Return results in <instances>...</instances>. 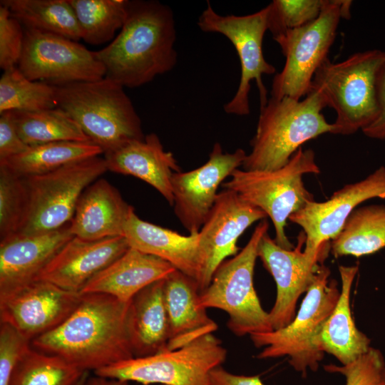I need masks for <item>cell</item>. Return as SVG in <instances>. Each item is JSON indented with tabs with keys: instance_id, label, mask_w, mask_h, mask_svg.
I'll use <instances>...</instances> for the list:
<instances>
[{
	"instance_id": "obj_1",
	"label": "cell",
	"mask_w": 385,
	"mask_h": 385,
	"mask_svg": "<svg viewBox=\"0 0 385 385\" xmlns=\"http://www.w3.org/2000/svg\"><path fill=\"white\" fill-rule=\"evenodd\" d=\"M129 302L103 294H81L59 326L31 342L85 371L96 372L134 357L128 327Z\"/></svg>"
},
{
	"instance_id": "obj_2",
	"label": "cell",
	"mask_w": 385,
	"mask_h": 385,
	"mask_svg": "<svg viewBox=\"0 0 385 385\" xmlns=\"http://www.w3.org/2000/svg\"><path fill=\"white\" fill-rule=\"evenodd\" d=\"M176 28L171 8L159 1H129L125 21L116 37L96 51L106 76L137 88L173 69Z\"/></svg>"
},
{
	"instance_id": "obj_3",
	"label": "cell",
	"mask_w": 385,
	"mask_h": 385,
	"mask_svg": "<svg viewBox=\"0 0 385 385\" xmlns=\"http://www.w3.org/2000/svg\"><path fill=\"white\" fill-rule=\"evenodd\" d=\"M327 107L322 94L311 88L304 99L270 98L260 108L251 152L243 170L269 171L287 165L302 145L322 134L332 133L322 111Z\"/></svg>"
},
{
	"instance_id": "obj_4",
	"label": "cell",
	"mask_w": 385,
	"mask_h": 385,
	"mask_svg": "<svg viewBox=\"0 0 385 385\" xmlns=\"http://www.w3.org/2000/svg\"><path fill=\"white\" fill-rule=\"evenodd\" d=\"M57 108L67 113L103 154L145 135L124 87L104 77L56 86Z\"/></svg>"
},
{
	"instance_id": "obj_5",
	"label": "cell",
	"mask_w": 385,
	"mask_h": 385,
	"mask_svg": "<svg viewBox=\"0 0 385 385\" xmlns=\"http://www.w3.org/2000/svg\"><path fill=\"white\" fill-rule=\"evenodd\" d=\"M385 51L368 50L337 63L326 60L316 71L311 88L318 91L337 118L332 134L351 135L376 118V76Z\"/></svg>"
},
{
	"instance_id": "obj_6",
	"label": "cell",
	"mask_w": 385,
	"mask_h": 385,
	"mask_svg": "<svg viewBox=\"0 0 385 385\" xmlns=\"http://www.w3.org/2000/svg\"><path fill=\"white\" fill-rule=\"evenodd\" d=\"M330 270L319 266L294 319L286 327L250 335L254 345L263 348L258 359L287 356L293 369L303 376L315 371L324 353L318 345L322 327L333 311L340 292L335 280H329Z\"/></svg>"
},
{
	"instance_id": "obj_7",
	"label": "cell",
	"mask_w": 385,
	"mask_h": 385,
	"mask_svg": "<svg viewBox=\"0 0 385 385\" xmlns=\"http://www.w3.org/2000/svg\"><path fill=\"white\" fill-rule=\"evenodd\" d=\"M320 173L314 152L300 148L282 168L269 171L236 169L222 184L270 217L275 230V242L287 250L294 248L285 233L287 220L293 213L314 200L304 186L305 174Z\"/></svg>"
},
{
	"instance_id": "obj_8",
	"label": "cell",
	"mask_w": 385,
	"mask_h": 385,
	"mask_svg": "<svg viewBox=\"0 0 385 385\" xmlns=\"http://www.w3.org/2000/svg\"><path fill=\"white\" fill-rule=\"evenodd\" d=\"M268 228L267 220H261L246 245L218 267L200 294L202 307L222 309L228 314L227 326L237 337L273 330L269 312L263 309L253 284L258 245Z\"/></svg>"
},
{
	"instance_id": "obj_9",
	"label": "cell",
	"mask_w": 385,
	"mask_h": 385,
	"mask_svg": "<svg viewBox=\"0 0 385 385\" xmlns=\"http://www.w3.org/2000/svg\"><path fill=\"white\" fill-rule=\"evenodd\" d=\"M351 1L327 0L315 20L273 38L285 57L273 78L271 98L301 100L310 91L313 77L328 59L341 19L350 17Z\"/></svg>"
},
{
	"instance_id": "obj_10",
	"label": "cell",
	"mask_w": 385,
	"mask_h": 385,
	"mask_svg": "<svg viewBox=\"0 0 385 385\" xmlns=\"http://www.w3.org/2000/svg\"><path fill=\"white\" fill-rule=\"evenodd\" d=\"M106 171L105 158L96 156L50 173L23 178L28 210L16 235L48 232L68 225L83 191Z\"/></svg>"
},
{
	"instance_id": "obj_11",
	"label": "cell",
	"mask_w": 385,
	"mask_h": 385,
	"mask_svg": "<svg viewBox=\"0 0 385 385\" xmlns=\"http://www.w3.org/2000/svg\"><path fill=\"white\" fill-rule=\"evenodd\" d=\"M226 356L221 340L211 334L181 348L121 361L94 374L143 385H209L210 372Z\"/></svg>"
},
{
	"instance_id": "obj_12",
	"label": "cell",
	"mask_w": 385,
	"mask_h": 385,
	"mask_svg": "<svg viewBox=\"0 0 385 385\" xmlns=\"http://www.w3.org/2000/svg\"><path fill=\"white\" fill-rule=\"evenodd\" d=\"M267 6L245 16L220 15L210 1L200 15L197 26L204 32L218 33L225 36L234 46L238 55L241 75L237 90L232 98L224 105L226 113L246 115L250 113L249 93L252 81L259 90L260 108L267 103V91L262 75L273 74L275 68L263 55L262 42L267 27Z\"/></svg>"
},
{
	"instance_id": "obj_13",
	"label": "cell",
	"mask_w": 385,
	"mask_h": 385,
	"mask_svg": "<svg viewBox=\"0 0 385 385\" xmlns=\"http://www.w3.org/2000/svg\"><path fill=\"white\" fill-rule=\"evenodd\" d=\"M18 68L29 79L52 86L93 81L106 76L96 51L53 34L24 29Z\"/></svg>"
},
{
	"instance_id": "obj_14",
	"label": "cell",
	"mask_w": 385,
	"mask_h": 385,
	"mask_svg": "<svg viewBox=\"0 0 385 385\" xmlns=\"http://www.w3.org/2000/svg\"><path fill=\"white\" fill-rule=\"evenodd\" d=\"M375 197L385 198L384 166L362 180L346 185L327 201H310L291 215L289 220L305 234L306 256L318 263L327 243L339 235L351 212L361 202Z\"/></svg>"
},
{
	"instance_id": "obj_15",
	"label": "cell",
	"mask_w": 385,
	"mask_h": 385,
	"mask_svg": "<svg viewBox=\"0 0 385 385\" xmlns=\"http://www.w3.org/2000/svg\"><path fill=\"white\" fill-rule=\"evenodd\" d=\"M267 217L265 212L232 190L225 189L218 193L198 233L197 283L200 293L209 286L218 267L227 258L239 252L237 243L242 234L254 222Z\"/></svg>"
},
{
	"instance_id": "obj_16",
	"label": "cell",
	"mask_w": 385,
	"mask_h": 385,
	"mask_svg": "<svg viewBox=\"0 0 385 385\" xmlns=\"http://www.w3.org/2000/svg\"><path fill=\"white\" fill-rule=\"evenodd\" d=\"M246 155L241 148L224 153L220 143H215L202 165L173 175L174 212L189 234L200 232L216 201L219 186L242 165Z\"/></svg>"
},
{
	"instance_id": "obj_17",
	"label": "cell",
	"mask_w": 385,
	"mask_h": 385,
	"mask_svg": "<svg viewBox=\"0 0 385 385\" xmlns=\"http://www.w3.org/2000/svg\"><path fill=\"white\" fill-rule=\"evenodd\" d=\"M81 297L80 293L36 280L0 296V323L9 324L31 342L59 326L74 311Z\"/></svg>"
},
{
	"instance_id": "obj_18",
	"label": "cell",
	"mask_w": 385,
	"mask_h": 385,
	"mask_svg": "<svg viewBox=\"0 0 385 385\" xmlns=\"http://www.w3.org/2000/svg\"><path fill=\"white\" fill-rule=\"evenodd\" d=\"M305 240L302 231L297 246L287 250L279 246L267 232L259 242L257 256L277 287L275 302L269 312L273 330L286 327L294 319L297 301L308 289L319 267L302 250Z\"/></svg>"
},
{
	"instance_id": "obj_19",
	"label": "cell",
	"mask_w": 385,
	"mask_h": 385,
	"mask_svg": "<svg viewBox=\"0 0 385 385\" xmlns=\"http://www.w3.org/2000/svg\"><path fill=\"white\" fill-rule=\"evenodd\" d=\"M130 247L124 236L98 240L73 237L43 270L36 280L80 293L100 272Z\"/></svg>"
},
{
	"instance_id": "obj_20",
	"label": "cell",
	"mask_w": 385,
	"mask_h": 385,
	"mask_svg": "<svg viewBox=\"0 0 385 385\" xmlns=\"http://www.w3.org/2000/svg\"><path fill=\"white\" fill-rule=\"evenodd\" d=\"M73 237L69 222L51 232L15 235L0 242V296L36 281Z\"/></svg>"
},
{
	"instance_id": "obj_21",
	"label": "cell",
	"mask_w": 385,
	"mask_h": 385,
	"mask_svg": "<svg viewBox=\"0 0 385 385\" xmlns=\"http://www.w3.org/2000/svg\"><path fill=\"white\" fill-rule=\"evenodd\" d=\"M134 208L107 180L98 178L82 193L70 222L73 237L98 240L123 236L125 226Z\"/></svg>"
},
{
	"instance_id": "obj_22",
	"label": "cell",
	"mask_w": 385,
	"mask_h": 385,
	"mask_svg": "<svg viewBox=\"0 0 385 385\" xmlns=\"http://www.w3.org/2000/svg\"><path fill=\"white\" fill-rule=\"evenodd\" d=\"M195 279L175 270L163 280V298L169 322L168 350L181 348L217 329L200 304Z\"/></svg>"
},
{
	"instance_id": "obj_23",
	"label": "cell",
	"mask_w": 385,
	"mask_h": 385,
	"mask_svg": "<svg viewBox=\"0 0 385 385\" xmlns=\"http://www.w3.org/2000/svg\"><path fill=\"white\" fill-rule=\"evenodd\" d=\"M109 171L131 175L153 187L173 206L171 180L180 172L173 153L166 151L155 133L145 135L125 144L112 153L104 155Z\"/></svg>"
},
{
	"instance_id": "obj_24",
	"label": "cell",
	"mask_w": 385,
	"mask_h": 385,
	"mask_svg": "<svg viewBox=\"0 0 385 385\" xmlns=\"http://www.w3.org/2000/svg\"><path fill=\"white\" fill-rule=\"evenodd\" d=\"M176 269L168 262L129 247L96 275L81 294H103L128 302L148 285L165 279Z\"/></svg>"
},
{
	"instance_id": "obj_25",
	"label": "cell",
	"mask_w": 385,
	"mask_h": 385,
	"mask_svg": "<svg viewBox=\"0 0 385 385\" xmlns=\"http://www.w3.org/2000/svg\"><path fill=\"white\" fill-rule=\"evenodd\" d=\"M199 233V232H198ZM183 235L130 215L123 236L130 247L159 257L196 280L199 274V235Z\"/></svg>"
},
{
	"instance_id": "obj_26",
	"label": "cell",
	"mask_w": 385,
	"mask_h": 385,
	"mask_svg": "<svg viewBox=\"0 0 385 385\" xmlns=\"http://www.w3.org/2000/svg\"><path fill=\"white\" fill-rule=\"evenodd\" d=\"M358 270L357 265L339 267L342 290L318 340L320 350L333 355L342 365L355 361L371 348L369 338L356 328L350 309V294Z\"/></svg>"
},
{
	"instance_id": "obj_27",
	"label": "cell",
	"mask_w": 385,
	"mask_h": 385,
	"mask_svg": "<svg viewBox=\"0 0 385 385\" xmlns=\"http://www.w3.org/2000/svg\"><path fill=\"white\" fill-rule=\"evenodd\" d=\"M163 280L148 285L129 302L128 327L134 357L168 350L169 322L163 298Z\"/></svg>"
},
{
	"instance_id": "obj_28",
	"label": "cell",
	"mask_w": 385,
	"mask_h": 385,
	"mask_svg": "<svg viewBox=\"0 0 385 385\" xmlns=\"http://www.w3.org/2000/svg\"><path fill=\"white\" fill-rule=\"evenodd\" d=\"M102 153L103 150L92 142H54L29 146L21 154L0 160V165L25 178L50 173Z\"/></svg>"
},
{
	"instance_id": "obj_29",
	"label": "cell",
	"mask_w": 385,
	"mask_h": 385,
	"mask_svg": "<svg viewBox=\"0 0 385 385\" xmlns=\"http://www.w3.org/2000/svg\"><path fill=\"white\" fill-rule=\"evenodd\" d=\"M24 29L61 36L76 41L81 31L68 0H1Z\"/></svg>"
},
{
	"instance_id": "obj_30",
	"label": "cell",
	"mask_w": 385,
	"mask_h": 385,
	"mask_svg": "<svg viewBox=\"0 0 385 385\" xmlns=\"http://www.w3.org/2000/svg\"><path fill=\"white\" fill-rule=\"evenodd\" d=\"M335 257H361L385 247V206L371 205L356 207L348 217L339 235L332 240Z\"/></svg>"
},
{
	"instance_id": "obj_31",
	"label": "cell",
	"mask_w": 385,
	"mask_h": 385,
	"mask_svg": "<svg viewBox=\"0 0 385 385\" xmlns=\"http://www.w3.org/2000/svg\"><path fill=\"white\" fill-rule=\"evenodd\" d=\"M11 113L19 135L29 146L61 141L91 142L78 124L59 108Z\"/></svg>"
},
{
	"instance_id": "obj_32",
	"label": "cell",
	"mask_w": 385,
	"mask_h": 385,
	"mask_svg": "<svg viewBox=\"0 0 385 385\" xmlns=\"http://www.w3.org/2000/svg\"><path fill=\"white\" fill-rule=\"evenodd\" d=\"M78 20L81 39L91 45L113 41L128 14V0H68Z\"/></svg>"
},
{
	"instance_id": "obj_33",
	"label": "cell",
	"mask_w": 385,
	"mask_h": 385,
	"mask_svg": "<svg viewBox=\"0 0 385 385\" xmlns=\"http://www.w3.org/2000/svg\"><path fill=\"white\" fill-rule=\"evenodd\" d=\"M86 372L30 346L16 365L9 385H76Z\"/></svg>"
},
{
	"instance_id": "obj_34",
	"label": "cell",
	"mask_w": 385,
	"mask_h": 385,
	"mask_svg": "<svg viewBox=\"0 0 385 385\" xmlns=\"http://www.w3.org/2000/svg\"><path fill=\"white\" fill-rule=\"evenodd\" d=\"M57 107L56 86L31 81L14 67L0 78V113L33 112Z\"/></svg>"
},
{
	"instance_id": "obj_35",
	"label": "cell",
	"mask_w": 385,
	"mask_h": 385,
	"mask_svg": "<svg viewBox=\"0 0 385 385\" xmlns=\"http://www.w3.org/2000/svg\"><path fill=\"white\" fill-rule=\"evenodd\" d=\"M27 210L24 178L0 165V242L19 233Z\"/></svg>"
},
{
	"instance_id": "obj_36",
	"label": "cell",
	"mask_w": 385,
	"mask_h": 385,
	"mask_svg": "<svg viewBox=\"0 0 385 385\" xmlns=\"http://www.w3.org/2000/svg\"><path fill=\"white\" fill-rule=\"evenodd\" d=\"M327 0H274L268 6L267 27L274 38L317 19Z\"/></svg>"
},
{
	"instance_id": "obj_37",
	"label": "cell",
	"mask_w": 385,
	"mask_h": 385,
	"mask_svg": "<svg viewBox=\"0 0 385 385\" xmlns=\"http://www.w3.org/2000/svg\"><path fill=\"white\" fill-rule=\"evenodd\" d=\"M324 369L327 372L343 375L346 379V385H385L384 359L382 353L373 347L348 364H327L324 366Z\"/></svg>"
},
{
	"instance_id": "obj_38",
	"label": "cell",
	"mask_w": 385,
	"mask_h": 385,
	"mask_svg": "<svg viewBox=\"0 0 385 385\" xmlns=\"http://www.w3.org/2000/svg\"><path fill=\"white\" fill-rule=\"evenodd\" d=\"M24 40L22 24L0 4V67L4 71L16 67Z\"/></svg>"
},
{
	"instance_id": "obj_39",
	"label": "cell",
	"mask_w": 385,
	"mask_h": 385,
	"mask_svg": "<svg viewBox=\"0 0 385 385\" xmlns=\"http://www.w3.org/2000/svg\"><path fill=\"white\" fill-rule=\"evenodd\" d=\"M31 342L14 327L0 323V385H9L13 372Z\"/></svg>"
},
{
	"instance_id": "obj_40",
	"label": "cell",
	"mask_w": 385,
	"mask_h": 385,
	"mask_svg": "<svg viewBox=\"0 0 385 385\" xmlns=\"http://www.w3.org/2000/svg\"><path fill=\"white\" fill-rule=\"evenodd\" d=\"M29 148L19 135L11 111L0 113V160L21 154Z\"/></svg>"
},
{
	"instance_id": "obj_41",
	"label": "cell",
	"mask_w": 385,
	"mask_h": 385,
	"mask_svg": "<svg viewBox=\"0 0 385 385\" xmlns=\"http://www.w3.org/2000/svg\"><path fill=\"white\" fill-rule=\"evenodd\" d=\"M376 99L378 114L374 120L361 130L369 138L385 139V62L381 65L376 76Z\"/></svg>"
},
{
	"instance_id": "obj_42",
	"label": "cell",
	"mask_w": 385,
	"mask_h": 385,
	"mask_svg": "<svg viewBox=\"0 0 385 385\" xmlns=\"http://www.w3.org/2000/svg\"><path fill=\"white\" fill-rule=\"evenodd\" d=\"M209 385H265L259 376L238 375L230 373L222 366L210 374Z\"/></svg>"
},
{
	"instance_id": "obj_43",
	"label": "cell",
	"mask_w": 385,
	"mask_h": 385,
	"mask_svg": "<svg viewBox=\"0 0 385 385\" xmlns=\"http://www.w3.org/2000/svg\"><path fill=\"white\" fill-rule=\"evenodd\" d=\"M82 385H129L128 382L96 375L88 376Z\"/></svg>"
},
{
	"instance_id": "obj_44",
	"label": "cell",
	"mask_w": 385,
	"mask_h": 385,
	"mask_svg": "<svg viewBox=\"0 0 385 385\" xmlns=\"http://www.w3.org/2000/svg\"><path fill=\"white\" fill-rule=\"evenodd\" d=\"M88 372L89 371H86L76 385H82L85 380L87 379V377L89 376Z\"/></svg>"
},
{
	"instance_id": "obj_45",
	"label": "cell",
	"mask_w": 385,
	"mask_h": 385,
	"mask_svg": "<svg viewBox=\"0 0 385 385\" xmlns=\"http://www.w3.org/2000/svg\"><path fill=\"white\" fill-rule=\"evenodd\" d=\"M384 384H385V369H384Z\"/></svg>"
}]
</instances>
